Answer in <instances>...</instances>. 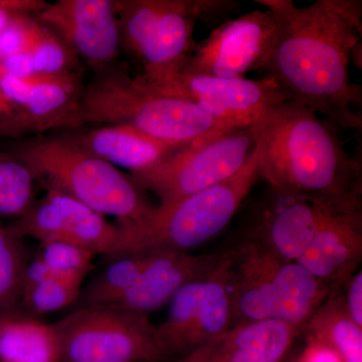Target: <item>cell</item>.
<instances>
[{
    "label": "cell",
    "mask_w": 362,
    "mask_h": 362,
    "mask_svg": "<svg viewBox=\"0 0 362 362\" xmlns=\"http://www.w3.org/2000/svg\"><path fill=\"white\" fill-rule=\"evenodd\" d=\"M299 335L296 328L277 319L235 324L169 362H282Z\"/></svg>",
    "instance_id": "obj_17"
},
{
    "label": "cell",
    "mask_w": 362,
    "mask_h": 362,
    "mask_svg": "<svg viewBox=\"0 0 362 362\" xmlns=\"http://www.w3.org/2000/svg\"><path fill=\"white\" fill-rule=\"evenodd\" d=\"M47 6V2L37 0H0V33L16 16L39 13Z\"/></svg>",
    "instance_id": "obj_33"
},
{
    "label": "cell",
    "mask_w": 362,
    "mask_h": 362,
    "mask_svg": "<svg viewBox=\"0 0 362 362\" xmlns=\"http://www.w3.org/2000/svg\"><path fill=\"white\" fill-rule=\"evenodd\" d=\"M40 28V23L30 16H16L0 33V59L21 54H30Z\"/></svg>",
    "instance_id": "obj_30"
},
{
    "label": "cell",
    "mask_w": 362,
    "mask_h": 362,
    "mask_svg": "<svg viewBox=\"0 0 362 362\" xmlns=\"http://www.w3.org/2000/svg\"><path fill=\"white\" fill-rule=\"evenodd\" d=\"M115 2L123 45L142 65L143 77L177 75L194 51L197 21L216 28L240 11L235 0H125Z\"/></svg>",
    "instance_id": "obj_6"
},
{
    "label": "cell",
    "mask_w": 362,
    "mask_h": 362,
    "mask_svg": "<svg viewBox=\"0 0 362 362\" xmlns=\"http://www.w3.org/2000/svg\"><path fill=\"white\" fill-rule=\"evenodd\" d=\"M273 13L276 30L261 71L288 99L335 126L361 130L362 88L349 65L361 69V0H256Z\"/></svg>",
    "instance_id": "obj_1"
},
{
    "label": "cell",
    "mask_w": 362,
    "mask_h": 362,
    "mask_svg": "<svg viewBox=\"0 0 362 362\" xmlns=\"http://www.w3.org/2000/svg\"><path fill=\"white\" fill-rule=\"evenodd\" d=\"M302 334L322 340L337 352L342 362H362V328L347 314L342 284L330 288L325 301L311 317Z\"/></svg>",
    "instance_id": "obj_23"
},
{
    "label": "cell",
    "mask_w": 362,
    "mask_h": 362,
    "mask_svg": "<svg viewBox=\"0 0 362 362\" xmlns=\"http://www.w3.org/2000/svg\"><path fill=\"white\" fill-rule=\"evenodd\" d=\"M44 199L35 202L11 230L14 235L35 238L40 243L61 240L83 247L93 254L112 256L117 242L116 225L103 214L71 195L47 187Z\"/></svg>",
    "instance_id": "obj_12"
},
{
    "label": "cell",
    "mask_w": 362,
    "mask_h": 362,
    "mask_svg": "<svg viewBox=\"0 0 362 362\" xmlns=\"http://www.w3.org/2000/svg\"><path fill=\"white\" fill-rule=\"evenodd\" d=\"M11 156L45 187L62 190L103 216H116L119 223L142 220L156 209L129 175L68 136L25 140L14 145Z\"/></svg>",
    "instance_id": "obj_5"
},
{
    "label": "cell",
    "mask_w": 362,
    "mask_h": 362,
    "mask_svg": "<svg viewBox=\"0 0 362 362\" xmlns=\"http://www.w3.org/2000/svg\"><path fill=\"white\" fill-rule=\"evenodd\" d=\"M21 238L0 223V318L16 313L26 263Z\"/></svg>",
    "instance_id": "obj_25"
},
{
    "label": "cell",
    "mask_w": 362,
    "mask_h": 362,
    "mask_svg": "<svg viewBox=\"0 0 362 362\" xmlns=\"http://www.w3.org/2000/svg\"><path fill=\"white\" fill-rule=\"evenodd\" d=\"M87 275H57L23 293L21 304L32 315L63 310L77 302Z\"/></svg>",
    "instance_id": "obj_27"
},
{
    "label": "cell",
    "mask_w": 362,
    "mask_h": 362,
    "mask_svg": "<svg viewBox=\"0 0 362 362\" xmlns=\"http://www.w3.org/2000/svg\"><path fill=\"white\" fill-rule=\"evenodd\" d=\"M68 137L93 156L131 173L156 165L187 145L162 141L127 126H100Z\"/></svg>",
    "instance_id": "obj_19"
},
{
    "label": "cell",
    "mask_w": 362,
    "mask_h": 362,
    "mask_svg": "<svg viewBox=\"0 0 362 362\" xmlns=\"http://www.w3.org/2000/svg\"><path fill=\"white\" fill-rule=\"evenodd\" d=\"M7 73L18 78H28L35 74V66L32 56L28 54H16L9 58L0 59Z\"/></svg>",
    "instance_id": "obj_37"
},
{
    "label": "cell",
    "mask_w": 362,
    "mask_h": 362,
    "mask_svg": "<svg viewBox=\"0 0 362 362\" xmlns=\"http://www.w3.org/2000/svg\"><path fill=\"white\" fill-rule=\"evenodd\" d=\"M37 18L98 69L109 66L118 54L120 30L114 1L59 0L47 4Z\"/></svg>",
    "instance_id": "obj_14"
},
{
    "label": "cell",
    "mask_w": 362,
    "mask_h": 362,
    "mask_svg": "<svg viewBox=\"0 0 362 362\" xmlns=\"http://www.w3.org/2000/svg\"><path fill=\"white\" fill-rule=\"evenodd\" d=\"M86 124L127 126L162 141L183 145L239 128L216 120L192 102L158 92L123 66H109L98 69L83 89L74 128Z\"/></svg>",
    "instance_id": "obj_3"
},
{
    "label": "cell",
    "mask_w": 362,
    "mask_h": 362,
    "mask_svg": "<svg viewBox=\"0 0 362 362\" xmlns=\"http://www.w3.org/2000/svg\"><path fill=\"white\" fill-rule=\"evenodd\" d=\"M223 255V252L204 255L149 252L148 261L132 287L120 299L106 306L148 315L169 303L183 286L211 273L221 263Z\"/></svg>",
    "instance_id": "obj_16"
},
{
    "label": "cell",
    "mask_w": 362,
    "mask_h": 362,
    "mask_svg": "<svg viewBox=\"0 0 362 362\" xmlns=\"http://www.w3.org/2000/svg\"><path fill=\"white\" fill-rule=\"evenodd\" d=\"M26 133L32 132L25 113L0 90V138H18Z\"/></svg>",
    "instance_id": "obj_31"
},
{
    "label": "cell",
    "mask_w": 362,
    "mask_h": 362,
    "mask_svg": "<svg viewBox=\"0 0 362 362\" xmlns=\"http://www.w3.org/2000/svg\"><path fill=\"white\" fill-rule=\"evenodd\" d=\"M23 80L32 87L23 109L30 132L74 128L83 93L75 73L33 74Z\"/></svg>",
    "instance_id": "obj_20"
},
{
    "label": "cell",
    "mask_w": 362,
    "mask_h": 362,
    "mask_svg": "<svg viewBox=\"0 0 362 362\" xmlns=\"http://www.w3.org/2000/svg\"><path fill=\"white\" fill-rule=\"evenodd\" d=\"M259 180L257 147L246 165L230 180L173 206H157L142 220L117 223L116 247L112 257L188 252L202 246L225 230Z\"/></svg>",
    "instance_id": "obj_4"
},
{
    "label": "cell",
    "mask_w": 362,
    "mask_h": 362,
    "mask_svg": "<svg viewBox=\"0 0 362 362\" xmlns=\"http://www.w3.org/2000/svg\"><path fill=\"white\" fill-rule=\"evenodd\" d=\"M54 275L57 274H54L40 258L35 259L32 263H28L23 274V294Z\"/></svg>",
    "instance_id": "obj_36"
},
{
    "label": "cell",
    "mask_w": 362,
    "mask_h": 362,
    "mask_svg": "<svg viewBox=\"0 0 362 362\" xmlns=\"http://www.w3.org/2000/svg\"><path fill=\"white\" fill-rule=\"evenodd\" d=\"M94 256L92 252L70 243L51 240L40 243L37 258L58 275H87Z\"/></svg>",
    "instance_id": "obj_29"
},
{
    "label": "cell",
    "mask_w": 362,
    "mask_h": 362,
    "mask_svg": "<svg viewBox=\"0 0 362 362\" xmlns=\"http://www.w3.org/2000/svg\"><path fill=\"white\" fill-rule=\"evenodd\" d=\"M148 258L149 254L117 258L85 289L81 290L76 309L113 304L132 287Z\"/></svg>",
    "instance_id": "obj_24"
},
{
    "label": "cell",
    "mask_w": 362,
    "mask_h": 362,
    "mask_svg": "<svg viewBox=\"0 0 362 362\" xmlns=\"http://www.w3.org/2000/svg\"><path fill=\"white\" fill-rule=\"evenodd\" d=\"M272 285L275 319L289 324L301 334L331 288L297 261H285L276 256L272 267Z\"/></svg>",
    "instance_id": "obj_21"
},
{
    "label": "cell",
    "mask_w": 362,
    "mask_h": 362,
    "mask_svg": "<svg viewBox=\"0 0 362 362\" xmlns=\"http://www.w3.org/2000/svg\"><path fill=\"white\" fill-rule=\"evenodd\" d=\"M35 74L69 73L76 65L73 49L56 33L40 25L30 52Z\"/></svg>",
    "instance_id": "obj_28"
},
{
    "label": "cell",
    "mask_w": 362,
    "mask_h": 362,
    "mask_svg": "<svg viewBox=\"0 0 362 362\" xmlns=\"http://www.w3.org/2000/svg\"><path fill=\"white\" fill-rule=\"evenodd\" d=\"M141 77L158 92L187 100L216 120L246 127L259 123L288 97L270 77L226 78L180 73L162 80Z\"/></svg>",
    "instance_id": "obj_10"
},
{
    "label": "cell",
    "mask_w": 362,
    "mask_h": 362,
    "mask_svg": "<svg viewBox=\"0 0 362 362\" xmlns=\"http://www.w3.org/2000/svg\"><path fill=\"white\" fill-rule=\"evenodd\" d=\"M343 300L347 314L357 326L362 328V272L357 270L342 283Z\"/></svg>",
    "instance_id": "obj_32"
},
{
    "label": "cell",
    "mask_w": 362,
    "mask_h": 362,
    "mask_svg": "<svg viewBox=\"0 0 362 362\" xmlns=\"http://www.w3.org/2000/svg\"><path fill=\"white\" fill-rule=\"evenodd\" d=\"M259 177L308 199L362 197L361 157H351L335 126L297 102L274 106L259 121Z\"/></svg>",
    "instance_id": "obj_2"
},
{
    "label": "cell",
    "mask_w": 362,
    "mask_h": 362,
    "mask_svg": "<svg viewBox=\"0 0 362 362\" xmlns=\"http://www.w3.org/2000/svg\"><path fill=\"white\" fill-rule=\"evenodd\" d=\"M275 30V18L268 9L226 21L195 45L180 73L240 78L259 71L270 52Z\"/></svg>",
    "instance_id": "obj_11"
},
{
    "label": "cell",
    "mask_w": 362,
    "mask_h": 362,
    "mask_svg": "<svg viewBox=\"0 0 362 362\" xmlns=\"http://www.w3.org/2000/svg\"><path fill=\"white\" fill-rule=\"evenodd\" d=\"M33 177L11 154L0 151V216L21 218L32 206Z\"/></svg>",
    "instance_id": "obj_26"
},
{
    "label": "cell",
    "mask_w": 362,
    "mask_h": 362,
    "mask_svg": "<svg viewBox=\"0 0 362 362\" xmlns=\"http://www.w3.org/2000/svg\"><path fill=\"white\" fill-rule=\"evenodd\" d=\"M228 251L226 282L232 305L233 326L275 319L272 285L275 255L247 237Z\"/></svg>",
    "instance_id": "obj_18"
},
{
    "label": "cell",
    "mask_w": 362,
    "mask_h": 362,
    "mask_svg": "<svg viewBox=\"0 0 362 362\" xmlns=\"http://www.w3.org/2000/svg\"><path fill=\"white\" fill-rule=\"evenodd\" d=\"M304 335L306 341L295 362H342L329 345L313 335Z\"/></svg>",
    "instance_id": "obj_35"
},
{
    "label": "cell",
    "mask_w": 362,
    "mask_h": 362,
    "mask_svg": "<svg viewBox=\"0 0 362 362\" xmlns=\"http://www.w3.org/2000/svg\"><path fill=\"white\" fill-rule=\"evenodd\" d=\"M259 139V122L218 131L129 176L143 192L158 197V206H170L237 175L256 151Z\"/></svg>",
    "instance_id": "obj_7"
},
{
    "label": "cell",
    "mask_w": 362,
    "mask_h": 362,
    "mask_svg": "<svg viewBox=\"0 0 362 362\" xmlns=\"http://www.w3.org/2000/svg\"><path fill=\"white\" fill-rule=\"evenodd\" d=\"M0 90L23 111L30 98L32 87L23 78L13 77L7 73L0 63Z\"/></svg>",
    "instance_id": "obj_34"
},
{
    "label": "cell",
    "mask_w": 362,
    "mask_h": 362,
    "mask_svg": "<svg viewBox=\"0 0 362 362\" xmlns=\"http://www.w3.org/2000/svg\"><path fill=\"white\" fill-rule=\"evenodd\" d=\"M311 201L318 206V228L297 262L330 287L342 284L361 263L362 197Z\"/></svg>",
    "instance_id": "obj_13"
},
{
    "label": "cell",
    "mask_w": 362,
    "mask_h": 362,
    "mask_svg": "<svg viewBox=\"0 0 362 362\" xmlns=\"http://www.w3.org/2000/svg\"><path fill=\"white\" fill-rule=\"evenodd\" d=\"M52 327L62 362H166L148 315L113 306L84 307Z\"/></svg>",
    "instance_id": "obj_8"
},
{
    "label": "cell",
    "mask_w": 362,
    "mask_h": 362,
    "mask_svg": "<svg viewBox=\"0 0 362 362\" xmlns=\"http://www.w3.org/2000/svg\"><path fill=\"white\" fill-rule=\"evenodd\" d=\"M318 223L315 202L269 187L247 238L278 258L298 261L310 246Z\"/></svg>",
    "instance_id": "obj_15"
},
{
    "label": "cell",
    "mask_w": 362,
    "mask_h": 362,
    "mask_svg": "<svg viewBox=\"0 0 362 362\" xmlns=\"http://www.w3.org/2000/svg\"><path fill=\"white\" fill-rule=\"evenodd\" d=\"M228 252L211 273L187 283L173 296L165 321L156 326L166 362L187 356L233 326L228 294Z\"/></svg>",
    "instance_id": "obj_9"
},
{
    "label": "cell",
    "mask_w": 362,
    "mask_h": 362,
    "mask_svg": "<svg viewBox=\"0 0 362 362\" xmlns=\"http://www.w3.org/2000/svg\"><path fill=\"white\" fill-rule=\"evenodd\" d=\"M0 362H62L52 324L18 313L1 317Z\"/></svg>",
    "instance_id": "obj_22"
}]
</instances>
